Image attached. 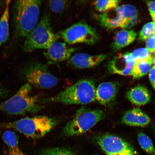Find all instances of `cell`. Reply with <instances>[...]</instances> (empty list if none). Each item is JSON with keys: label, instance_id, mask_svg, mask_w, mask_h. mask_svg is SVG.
Segmentation results:
<instances>
[{"label": "cell", "instance_id": "6da1fadb", "mask_svg": "<svg viewBox=\"0 0 155 155\" xmlns=\"http://www.w3.org/2000/svg\"><path fill=\"white\" fill-rule=\"evenodd\" d=\"M41 1L22 0L15 2L13 8V24L17 36L25 38L38 23Z\"/></svg>", "mask_w": 155, "mask_h": 155}, {"label": "cell", "instance_id": "7a4b0ae2", "mask_svg": "<svg viewBox=\"0 0 155 155\" xmlns=\"http://www.w3.org/2000/svg\"><path fill=\"white\" fill-rule=\"evenodd\" d=\"M32 86L27 83L11 98L0 103V110L11 115L35 113L43 108L31 94Z\"/></svg>", "mask_w": 155, "mask_h": 155}, {"label": "cell", "instance_id": "3957f363", "mask_svg": "<svg viewBox=\"0 0 155 155\" xmlns=\"http://www.w3.org/2000/svg\"><path fill=\"white\" fill-rule=\"evenodd\" d=\"M96 89L91 79H81L46 101L66 104H90L96 101Z\"/></svg>", "mask_w": 155, "mask_h": 155}, {"label": "cell", "instance_id": "277c9868", "mask_svg": "<svg viewBox=\"0 0 155 155\" xmlns=\"http://www.w3.org/2000/svg\"><path fill=\"white\" fill-rule=\"evenodd\" d=\"M59 120L45 116L26 117L6 123L4 126L13 129L32 139L41 138L59 123Z\"/></svg>", "mask_w": 155, "mask_h": 155}, {"label": "cell", "instance_id": "5b68a950", "mask_svg": "<svg viewBox=\"0 0 155 155\" xmlns=\"http://www.w3.org/2000/svg\"><path fill=\"white\" fill-rule=\"evenodd\" d=\"M58 37L51 28L49 15L45 12L36 28L25 38L23 50L30 52L38 49H47L57 41Z\"/></svg>", "mask_w": 155, "mask_h": 155}, {"label": "cell", "instance_id": "8992f818", "mask_svg": "<svg viewBox=\"0 0 155 155\" xmlns=\"http://www.w3.org/2000/svg\"><path fill=\"white\" fill-rule=\"evenodd\" d=\"M105 117V113L101 110L81 108L78 110L73 119L68 122L64 127L63 135L70 137L82 134Z\"/></svg>", "mask_w": 155, "mask_h": 155}, {"label": "cell", "instance_id": "52a82bcc", "mask_svg": "<svg viewBox=\"0 0 155 155\" xmlns=\"http://www.w3.org/2000/svg\"><path fill=\"white\" fill-rule=\"evenodd\" d=\"M27 83L38 88H53L58 84V79L48 70L47 67L39 62H34L24 69L23 72Z\"/></svg>", "mask_w": 155, "mask_h": 155}, {"label": "cell", "instance_id": "ba28073f", "mask_svg": "<svg viewBox=\"0 0 155 155\" xmlns=\"http://www.w3.org/2000/svg\"><path fill=\"white\" fill-rule=\"evenodd\" d=\"M60 35L66 43L71 45L84 43L93 45L99 38L95 29L82 22L77 23L61 31Z\"/></svg>", "mask_w": 155, "mask_h": 155}, {"label": "cell", "instance_id": "9c48e42d", "mask_svg": "<svg viewBox=\"0 0 155 155\" xmlns=\"http://www.w3.org/2000/svg\"><path fill=\"white\" fill-rule=\"evenodd\" d=\"M96 141L107 155H139L131 144L116 136L101 135L96 137Z\"/></svg>", "mask_w": 155, "mask_h": 155}, {"label": "cell", "instance_id": "30bf717a", "mask_svg": "<svg viewBox=\"0 0 155 155\" xmlns=\"http://www.w3.org/2000/svg\"><path fill=\"white\" fill-rule=\"evenodd\" d=\"M77 49V48H69L64 42L56 41L46 49L44 55L48 63L55 64L69 60Z\"/></svg>", "mask_w": 155, "mask_h": 155}, {"label": "cell", "instance_id": "8fae6325", "mask_svg": "<svg viewBox=\"0 0 155 155\" xmlns=\"http://www.w3.org/2000/svg\"><path fill=\"white\" fill-rule=\"evenodd\" d=\"M135 62L130 53L120 54L109 61L108 69L111 73L123 75H131Z\"/></svg>", "mask_w": 155, "mask_h": 155}, {"label": "cell", "instance_id": "7c38bea8", "mask_svg": "<svg viewBox=\"0 0 155 155\" xmlns=\"http://www.w3.org/2000/svg\"><path fill=\"white\" fill-rule=\"evenodd\" d=\"M106 54L91 55L86 53H77L70 58L68 64L78 69L90 68L97 66L106 59Z\"/></svg>", "mask_w": 155, "mask_h": 155}, {"label": "cell", "instance_id": "4fadbf2b", "mask_svg": "<svg viewBox=\"0 0 155 155\" xmlns=\"http://www.w3.org/2000/svg\"><path fill=\"white\" fill-rule=\"evenodd\" d=\"M118 88L117 83L114 82L101 83L96 89V101L103 105H107L115 100Z\"/></svg>", "mask_w": 155, "mask_h": 155}, {"label": "cell", "instance_id": "5bb4252c", "mask_svg": "<svg viewBox=\"0 0 155 155\" xmlns=\"http://www.w3.org/2000/svg\"><path fill=\"white\" fill-rule=\"evenodd\" d=\"M96 17L101 26L109 30L121 28L125 19L116 8L97 15Z\"/></svg>", "mask_w": 155, "mask_h": 155}, {"label": "cell", "instance_id": "9a60e30c", "mask_svg": "<svg viewBox=\"0 0 155 155\" xmlns=\"http://www.w3.org/2000/svg\"><path fill=\"white\" fill-rule=\"evenodd\" d=\"M122 122L127 125L144 127L150 123L151 120L147 114L139 108H134L126 112Z\"/></svg>", "mask_w": 155, "mask_h": 155}, {"label": "cell", "instance_id": "2e32d148", "mask_svg": "<svg viewBox=\"0 0 155 155\" xmlns=\"http://www.w3.org/2000/svg\"><path fill=\"white\" fill-rule=\"evenodd\" d=\"M128 100L137 106H142L148 103L151 99L150 92L146 87L138 85L133 87L127 94Z\"/></svg>", "mask_w": 155, "mask_h": 155}, {"label": "cell", "instance_id": "e0dca14e", "mask_svg": "<svg viewBox=\"0 0 155 155\" xmlns=\"http://www.w3.org/2000/svg\"><path fill=\"white\" fill-rule=\"evenodd\" d=\"M2 138L7 147V155H27L19 147L18 137L14 132L10 130L5 131Z\"/></svg>", "mask_w": 155, "mask_h": 155}, {"label": "cell", "instance_id": "ac0fdd59", "mask_svg": "<svg viewBox=\"0 0 155 155\" xmlns=\"http://www.w3.org/2000/svg\"><path fill=\"white\" fill-rule=\"evenodd\" d=\"M137 34L133 30H122L116 34L113 48L115 50H119L129 45L134 41Z\"/></svg>", "mask_w": 155, "mask_h": 155}, {"label": "cell", "instance_id": "d6986e66", "mask_svg": "<svg viewBox=\"0 0 155 155\" xmlns=\"http://www.w3.org/2000/svg\"><path fill=\"white\" fill-rule=\"evenodd\" d=\"M10 1L6 2L5 8L0 19V46L5 43L9 37V9Z\"/></svg>", "mask_w": 155, "mask_h": 155}, {"label": "cell", "instance_id": "ffe728a7", "mask_svg": "<svg viewBox=\"0 0 155 155\" xmlns=\"http://www.w3.org/2000/svg\"><path fill=\"white\" fill-rule=\"evenodd\" d=\"M152 63V58L136 61L131 75L135 79L144 76L150 71Z\"/></svg>", "mask_w": 155, "mask_h": 155}, {"label": "cell", "instance_id": "44dd1931", "mask_svg": "<svg viewBox=\"0 0 155 155\" xmlns=\"http://www.w3.org/2000/svg\"><path fill=\"white\" fill-rule=\"evenodd\" d=\"M137 139L141 148L150 155H155V148L152 140L148 135L143 133H139Z\"/></svg>", "mask_w": 155, "mask_h": 155}, {"label": "cell", "instance_id": "7402d4cb", "mask_svg": "<svg viewBox=\"0 0 155 155\" xmlns=\"http://www.w3.org/2000/svg\"><path fill=\"white\" fill-rule=\"evenodd\" d=\"M119 3V1L116 0H106L94 1V4L96 10L102 13L116 8Z\"/></svg>", "mask_w": 155, "mask_h": 155}, {"label": "cell", "instance_id": "603a6c76", "mask_svg": "<svg viewBox=\"0 0 155 155\" xmlns=\"http://www.w3.org/2000/svg\"><path fill=\"white\" fill-rule=\"evenodd\" d=\"M39 155H77L69 148L64 147L43 149L39 153Z\"/></svg>", "mask_w": 155, "mask_h": 155}, {"label": "cell", "instance_id": "cb8c5ba5", "mask_svg": "<svg viewBox=\"0 0 155 155\" xmlns=\"http://www.w3.org/2000/svg\"><path fill=\"white\" fill-rule=\"evenodd\" d=\"M116 10L125 19H130L137 17V11L136 8L131 5H125L116 8Z\"/></svg>", "mask_w": 155, "mask_h": 155}, {"label": "cell", "instance_id": "d4e9b609", "mask_svg": "<svg viewBox=\"0 0 155 155\" xmlns=\"http://www.w3.org/2000/svg\"><path fill=\"white\" fill-rule=\"evenodd\" d=\"M155 34V22L147 23L144 25L140 31L139 40L141 42L145 41Z\"/></svg>", "mask_w": 155, "mask_h": 155}, {"label": "cell", "instance_id": "484cf974", "mask_svg": "<svg viewBox=\"0 0 155 155\" xmlns=\"http://www.w3.org/2000/svg\"><path fill=\"white\" fill-rule=\"evenodd\" d=\"M131 57L134 61L152 58V54L147 48H140L130 53Z\"/></svg>", "mask_w": 155, "mask_h": 155}, {"label": "cell", "instance_id": "4316f807", "mask_svg": "<svg viewBox=\"0 0 155 155\" xmlns=\"http://www.w3.org/2000/svg\"><path fill=\"white\" fill-rule=\"evenodd\" d=\"M49 2L50 8L54 12H61L65 8L66 4L65 1H51Z\"/></svg>", "mask_w": 155, "mask_h": 155}, {"label": "cell", "instance_id": "83f0119b", "mask_svg": "<svg viewBox=\"0 0 155 155\" xmlns=\"http://www.w3.org/2000/svg\"><path fill=\"white\" fill-rule=\"evenodd\" d=\"M137 17L132 18L125 19L121 28L124 29L131 28L137 24Z\"/></svg>", "mask_w": 155, "mask_h": 155}, {"label": "cell", "instance_id": "f1b7e54d", "mask_svg": "<svg viewBox=\"0 0 155 155\" xmlns=\"http://www.w3.org/2000/svg\"><path fill=\"white\" fill-rule=\"evenodd\" d=\"M146 48L151 53H155V37L154 35L147 40Z\"/></svg>", "mask_w": 155, "mask_h": 155}, {"label": "cell", "instance_id": "f546056e", "mask_svg": "<svg viewBox=\"0 0 155 155\" xmlns=\"http://www.w3.org/2000/svg\"><path fill=\"white\" fill-rule=\"evenodd\" d=\"M149 78L155 92V66L151 68L149 74Z\"/></svg>", "mask_w": 155, "mask_h": 155}, {"label": "cell", "instance_id": "4dcf8cb0", "mask_svg": "<svg viewBox=\"0 0 155 155\" xmlns=\"http://www.w3.org/2000/svg\"><path fill=\"white\" fill-rule=\"evenodd\" d=\"M146 2L150 15L154 14L155 13V1H147Z\"/></svg>", "mask_w": 155, "mask_h": 155}, {"label": "cell", "instance_id": "1f68e13d", "mask_svg": "<svg viewBox=\"0 0 155 155\" xmlns=\"http://www.w3.org/2000/svg\"><path fill=\"white\" fill-rule=\"evenodd\" d=\"M8 93V91L5 89L2 85L0 84V97L7 96Z\"/></svg>", "mask_w": 155, "mask_h": 155}, {"label": "cell", "instance_id": "d6a6232c", "mask_svg": "<svg viewBox=\"0 0 155 155\" xmlns=\"http://www.w3.org/2000/svg\"><path fill=\"white\" fill-rule=\"evenodd\" d=\"M152 62L155 65V53L153 54L152 56Z\"/></svg>", "mask_w": 155, "mask_h": 155}, {"label": "cell", "instance_id": "836d02e7", "mask_svg": "<svg viewBox=\"0 0 155 155\" xmlns=\"http://www.w3.org/2000/svg\"><path fill=\"white\" fill-rule=\"evenodd\" d=\"M98 155V154H96V155Z\"/></svg>", "mask_w": 155, "mask_h": 155}, {"label": "cell", "instance_id": "e575fe53", "mask_svg": "<svg viewBox=\"0 0 155 155\" xmlns=\"http://www.w3.org/2000/svg\"><path fill=\"white\" fill-rule=\"evenodd\" d=\"M154 35L155 36V34H154Z\"/></svg>", "mask_w": 155, "mask_h": 155}, {"label": "cell", "instance_id": "d590c367", "mask_svg": "<svg viewBox=\"0 0 155 155\" xmlns=\"http://www.w3.org/2000/svg\"></svg>", "mask_w": 155, "mask_h": 155}]
</instances>
